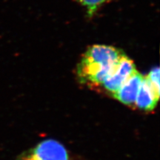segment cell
I'll return each instance as SVG.
<instances>
[{
  "instance_id": "obj_6",
  "label": "cell",
  "mask_w": 160,
  "mask_h": 160,
  "mask_svg": "<svg viewBox=\"0 0 160 160\" xmlns=\"http://www.w3.org/2000/svg\"><path fill=\"white\" fill-rule=\"evenodd\" d=\"M85 9L88 17H92L98 11L100 8L112 0H77Z\"/></svg>"
},
{
  "instance_id": "obj_3",
  "label": "cell",
  "mask_w": 160,
  "mask_h": 160,
  "mask_svg": "<svg viewBox=\"0 0 160 160\" xmlns=\"http://www.w3.org/2000/svg\"><path fill=\"white\" fill-rule=\"evenodd\" d=\"M136 71L137 68L133 60L124 54L108 77L102 84L101 87L108 93L113 95Z\"/></svg>"
},
{
  "instance_id": "obj_4",
  "label": "cell",
  "mask_w": 160,
  "mask_h": 160,
  "mask_svg": "<svg viewBox=\"0 0 160 160\" xmlns=\"http://www.w3.org/2000/svg\"><path fill=\"white\" fill-rule=\"evenodd\" d=\"M143 79V76L137 71L113 93V97L124 105L133 106Z\"/></svg>"
},
{
  "instance_id": "obj_7",
  "label": "cell",
  "mask_w": 160,
  "mask_h": 160,
  "mask_svg": "<svg viewBox=\"0 0 160 160\" xmlns=\"http://www.w3.org/2000/svg\"><path fill=\"white\" fill-rule=\"evenodd\" d=\"M159 67H155L149 71L148 74L145 77V79L151 85L152 89L155 91L157 95L160 94V82H159Z\"/></svg>"
},
{
  "instance_id": "obj_2",
  "label": "cell",
  "mask_w": 160,
  "mask_h": 160,
  "mask_svg": "<svg viewBox=\"0 0 160 160\" xmlns=\"http://www.w3.org/2000/svg\"><path fill=\"white\" fill-rule=\"evenodd\" d=\"M18 160H69L67 149L55 139H46L25 152Z\"/></svg>"
},
{
  "instance_id": "obj_1",
  "label": "cell",
  "mask_w": 160,
  "mask_h": 160,
  "mask_svg": "<svg viewBox=\"0 0 160 160\" xmlns=\"http://www.w3.org/2000/svg\"><path fill=\"white\" fill-rule=\"evenodd\" d=\"M124 54L121 50L111 45H92L78 64L77 77L84 84L101 87Z\"/></svg>"
},
{
  "instance_id": "obj_5",
  "label": "cell",
  "mask_w": 160,
  "mask_h": 160,
  "mask_svg": "<svg viewBox=\"0 0 160 160\" xmlns=\"http://www.w3.org/2000/svg\"><path fill=\"white\" fill-rule=\"evenodd\" d=\"M159 99V96L152 89L151 85L144 77L133 106L142 111H151L157 106Z\"/></svg>"
}]
</instances>
